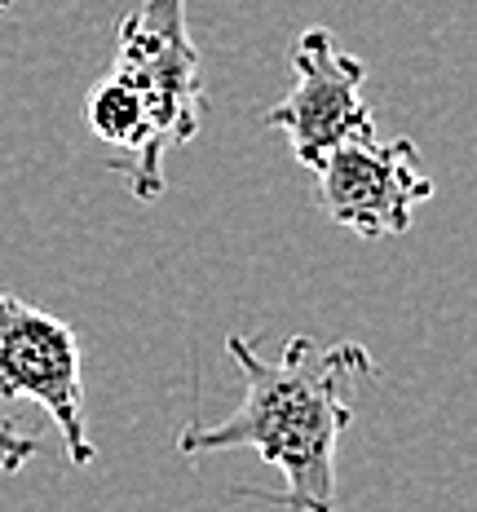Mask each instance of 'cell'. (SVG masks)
Segmentation results:
<instances>
[{"mask_svg":"<svg viewBox=\"0 0 477 512\" xmlns=\"http://www.w3.org/2000/svg\"><path fill=\"white\" fill-rule=\"evenodd\" d=\"M226 354L243 376V402L221 424H186L177 451L186 460L217 451H257L283 473V490H243L292 512H336V442L354 424L349 380L376 376V358L358 340L318 345L292 336L279 362H265L248 336L230 332Z\"/></svg>","mask_w":477,"mask_h":512,"instance_id":"obj_1","label":"cell"},{"mask_svg":"<svg viewBox=\"0 0 477 512\" xmlns=\"http://www.w3.org/2000/svg\"><path fill=\"white\" fill-rule=\"evenodd\" d=\"M106 76L142 98L159 155L199 137L204 67L186 23V0H142L115 31V62Z\"/></svg>","mask_w":477,"mask_h":512,"instance_id":"obj_2","label":"cell"},{"mask_svg":"<svg viewBox=\"0 0 477 512\" xmlns=\"http://www.w3.org/2000/svg\"><path fill=\"white\" fill-rule=\"evenodd\" d=\"M367 67L345 53L327 27H310L292 45V93L261 115L265 128L288 137L296 164L314 173L318 159L376 137V115L363 102Z\"/></svg>","mask_w":477,"mask_h":512,"instance_id":"obj_3","label":"cell"},{"mask_svg":"<svg viewBox=\"0 0 477 512\" xmlns=\"http://www.w3.org/2000/svg\"><path fill=\"white\" fill-rule=\"evenodd\" d=\"M0 398L36 402L53 420L67 460L89 468L98 446L84 424V367L76 327L0 292Z\"/></svg>","mask_w":477,"mask_h":512,"instance_id":"obj_4","label":"cell"},{"mask_svg":"<svg viewBox=\"0 0 477 512\" xmlns=\"http://www.w3.org/2000/svg\"><path fill=\"white\" fill-rule=\"evenodd\" d=\"M314 177L323 212L363 239L407 234L416 208L433 199V177L424 173L420 146L411 137H394V142L371 137V142L341 146L318 159Z\"/></svg>","mask_w":477,"mask_h":512,"instance_id":"obj_5","label":"cell"},{"mask_svg":"<svg viewBox=\"0 0 477 512\" xmlns=\"http://www.w3.org/2000/svg\"><path fill=\"white\" fill-rule=\"evenodd\" d=\"M40 455V442L23 433L18 424L0 420V473H23V468Z\"/></svg>","mask_w":477,"mask_h":512,"instance_id":"obj_6","label":"cell"},{"mask_svg":"<svg viewBox=\"0 0 477 512\" xmlns=\"http://www.w3.org/2000/svg\"><path fill=\"white\" fill-rule=\"evenodd\" d=\"M5 9H14V0H0V14H5Z\"/></svg>","mask_w":477,"mask_h":512,"instance_id":"obj_7","label":"cell"}]
</instances>
